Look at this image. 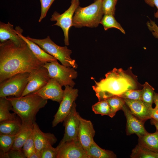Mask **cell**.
Here are the masks:
<instances>
[{
	"mask_svg": "<svg viewBox=\"0 0 158 158\" xmlns=\"http://www.w3.org/2000/svg\"><path fill=\"white\" fill-rule=\"evenodd\" d=\"M102 1L95 0L85 7L79 6L73 17V26L77 28L97 27L104 15L102 9Z\"/></svg>",
	"mask_w": 158,
	"mask_h": 158,
	"instance_id": "cell-4",
	"label": "cell"
},
{
	"mask_svg": "<svg viewBox=\"0 0 158 158\" xmlns=\"http://www.w3.org/2000/svg\"><path fill=\"white\" fill-rule=\"evenodd\" d=\"M29 158H41L40 153L35 150L31 154Z\"/></svg>",
	"mask_w": 158,
	"mask_h": 158,
	"instance_id": "cell-40",
	"label": "cell"
},
{
	"mask_svg": "<svg viewBox=\"0 0 158 158\" xmlns=\"http://www.w3.org/2000/svg\"><path fill=\"white\" fill-rule=\"evenodd\" d=\"M142 90H130L123 93L118 97L124 99L141 100Z\"/></svg>",
	"mask_w": 158,
	"mask_h": 158,
	"instance_id": "cell-33",
	"label": "cell"
},
{
	"mask_svg": "<svg viewBox=\"0 0 158 158\" xmlns=\"http://www.w3.org/2000/svg\"><path fill=\"white\" fill-rule=\"evenodd\" d=\"M17 135L0 134L1 152L7 153L11 149Z\"/></svg>",
	"mask_w": 158,
	"mask_h": 158,
	"instance_id": "cell-28",
	"label": "cell"
},
{
	"mask_svg": "<svg viewBox=\"0 0 158 158\" xmlns=\"http://www.w3.org/2000/svg\"><path fill=\"white\" fill-rule=\"evenodd\" d=\"M44 64L26 42L18 45L8 40L0 43V83L17 74L30 73Z\"/></svg>",
	"mask_w": 158,
	"mask_h": 158,
	"instance_id": "cell-1",
	"label": "cell"
},
{
	"mask_svg": "<svg viewBox=\"0 0 158 158\" xmlns=\"http://www.w3.org/2000/svg\"><path fill=\"white\" fill-rule=\"evenodd\" d=\"M55 0H40L41 5V13L38 21L40 22L46 16L51 5Z\"/></svg>",
	"mask_w": 158,
	"mask_h": 158,
	"instance_id": "cell-35",
	"label": "cell"
},
{
	"mask_svg": "<svg viewBox=\"0 0 158 158\" xmlns=\"http://www.w3.org/2000/svg\"><path fill=\"white\" fill-rule=\"evenodd\" d=\"M87 153L89 158H116V156L111 151L99 147L93 140Z\"/></svg>",
	"mask_w": 158,
	"mask_h": 158,
	"instance_id": "cell-22",
	"label": "cell"
},
{
	"mask_svg": "<svg viewBox=\"0 0 158 158\" xmlns=\"http://www.w3.org/2000/svg\"><path fill=\"white\" fill-rule=\"evenodd\" d=\"M75 102L68 115L64 120L65 131L63 137L58 145L59 146L66 142L78 139V132L79 124L80 115L76 110Z\"/></svg>",
	"mask_w": 158,
	"mask_h": 158,
	"instance_id": "cell-11",
	"label": "cell"
},
{
	"mask_svg": "<svg viewBox=\"0 0 158 158\" xmlns=\"http://www.w3.org/2000/svg\"><path fill=\"white\" fill-rule=\"evenodd\" d=\"M22 150L27 158H29L31 154L36 150L32 128L30 131L28 138L23 147Z\"/></svg>",
	"mask_w": 158,
	"mask_h": 158,
	"instance_id": "cell-30",
	"label": "cell"
},
{
	"mask_svg": "<svg viewBox=\"0 0 158 158\" xmlns=\"http://www.w3.org/2000/svg\"><path fill=\"white\" fill-rule=\"evenodd\" d=\"M58 150L52 146L44 148L40 152L41 158H57Z\"/></svg>",
	"mask_w": 158,
	"mask_h": 158,
	"instance_id": "cell-34",
	"label": "cell"
},
{
	"mask_svg": "<svg viewBox=\"0 0 158 158\" xmlns=\"http://www.w3.org/2000/svg\"><path fill=\"white\" fill-rule=\"evenodd\" d=\"M79 0H71V5L68 9L63 13L60 14L55 11L52 15L50 20L56 21L53 25L61 27L63 30L64 35V42L66 46L69 45L68 32L70 28L73 26V15L77 8L79 6Z\"/></svg>",
	"mask_w": 158,
	"mask_h": 158,
	"instance_id": "cell-8",
	"label": "cell"
},
{
	"mask_svg": "<svg viewBox=\"0 0 158 158\" xmlns=\"http://www.w3.org/2000/svg\"><path fill=\"white\" fill-rule=\"evenodd\" d=\"M50 78L47 69L42 66L30 73L28 83L21 97L41 89L47 83Z\"/></svg>",
	"mask_w": 158,
	"mask_h": 158,
	"instance_id": "cell-10",
	"label": "cell"
},
{
	"mask_svg": "<svg viewBox=\"0 0 158 158\" xmlns=\"http://www.w3.org/2000/svg\"><path fill=\"white\" fill-rule=\"evenodd\" d=\"M27 37L29 40L38 45L44 51L59 60L62 65L67 67L76 69L78 65L75 60L71 59L70 55L72 51L66 46H59L55 43L49 36L42 39Z\"/></svg>",
	"mask_w": 158,
	"mask_h": 158,
	"instance_id": "cell-5",
	"label": "cell"
},
{
	"mask_svg": "<svg viewBox=\"0 0 158 158\" xmlns=\"http://www.w3.org/2000/svg\"><path fill=\"white\" fill-rule=\"evenodd\" d=\"M29 74H17L0 83V97H21L28 83Z\"/></svg>",
	"mask_w": 158,
	"mask_h": 158,
	"instance_id": "cell-7",
	"label": "cell"
},
{
	"mask_svg": "<svg viewBox=\"0 0 158 158\" xmlns=\"http://www.w3.org/2000/svg\"><path fill=\"white\" fill-rule=\"evenodd\" d=\"M154 102L156 107L158 108V94L154 92Z\"/></svg>",
	"mask_w": 158,
	"mask_h": 158,
	"instance_id": "cell-42",
	"label": "cell"
},
{
	"mask_svg": "<svg viewBox=\"0 0 158 158\" xmlns=\"http://www.w3.org/2000/svg\"><path fill=\"white\" fill-rule=\"evenodd\" d=\"M100 24L103 25L105 30L114 28L118 30L123 34H125V30L121 24L116 21L114 16L104 14L101 20Z\"/></svg>",
	"mask_w": 158,
	"mask_h": 158,
	"instance_id": "cell-25",
	"label": "cell"
},
{
	"mask_svg": "<svg viewBox=\"0 0 158 158\" xmlns=\"http://www.w3.org/2000/svg\"><path fill=\"white\" fill-rule=\"evenodd\" d=\"M138 143L151 151L158 153V131L153 133H147L138 136Z\"/></svg>",
	"mask_w": 158,
	"mask_h": 158,
	"instance_id": "cell-21",
	"label": "cell"
},
{
	"mask_svg": "<svg viewBox=\"0 0 158 158\" xmlns=\"http://www.w3.org/2000/svg\"><path fill=\"white\" fill-rule=\"evenodd\" d=\"M32 132L36 150L38 152L40 153L44 148L52 146L57 141L54 134L43 132L35 122L33 123Z\"/></svg>",
	"mask_w": 158,
	"mask_h": 158,
	"instance_id": "cell-17",
	"label": "cell"
},
{
	"mask_svg": "<svg viewBox=\"0 0 158 158\" xmlns=\"http://www.w3.org/2000/svg\"><path fill=\"white\" fill-rule=\"evenodd\" d=\"M23 128L22 122L17 118L0 122V134L17 135Z\"/></svg>",
	"mask_w": 158,
	"mask_h": 158,
	"instance_id": "cell-20",
	"label": "cell"
},
{
	"mask_svg": "<svg viewBox=\"0 0 158 158\" xmlns=\"http://www.w3.org/2000/svg\"></svg>",
	"mask_w": 158,
	"mask_h": 158,
	"instance_id": "cell-43",
	"label": "cell"
},
{
	"mask_svg": "<svg viewBox=\"0 0 158 158\" xmlns=\"http://www.w3.org/2000/svg\"></svg>",
	"mask_w": 158,
	"mask_h": 158,
	"instance_id": "cell-44",
	"label": "cell"
},
{
	"mask_svg": "<svg viewBox=\"0 0 158 158\" xmlns=\"http://www.w3.org/2000/svg\"><path fill=\"white\" fill-rule=\"evenodd\" d=\"M125 104L131 113L140 120L145 122L151 118L150 106L142 100L124 99Z\"/></svg>",
	"mask_w": 158,
	"mask_h": 158,
	"instance_id": "cell-16",
	"label": "cell"
},
{
	"mask_svg": "<svg viewBox=\"0 0 158 158\" xmlns=\"http://www.w3.org/2000/svg\"><path fill=\"white\" fill-rule=\"evenodd\" d=\"M117 0H102V9L104 14L114 16L115 6Z\"/></svg>",
	"mask_w": 158,
	"mask_h": 158,
	"instance_id": "cell-32",
	"label": "cell"
},
{
	"mask_svg": "<svg viewBox=\"0 0 158 158\" xmlns=\"http://www.w3.org/2000/svg\"><path fill=\"white\" fill-rule=\"evenodd\" d=\"M146 25L148 29L152 32L153 36L158 39V26L155 22L150 20L147 22Z\"/></svg>",
	"mask_w": 158,
	"mask_h": 158,
	"instance_id": "cell-37",
	"label": "cell"
},
{
	"mask_svg": "<svg viewBox=\"0 0 158 158\" xmlns=\"http://www.w3.org/2000/svg\"><path fill=\"white\" fill-rule=\"evenodd\" d=\"M151 118L158 121V108L155 107L151 109Z\"/></svg>",
	"mask_w": 158,
	"mask_h": 158,
	"instance_id": "cell-39",
	"label": "cell"
},
{
	"mask_svg": "<svg viewBox=\"0 0 158 158\" xmlns=\"http://www.w3.org/2000/svg\"><path fill=\"white\" fill-rule=\"evenodd\" d=\"M130 156L131 158H158V153L152 152L138 143L132 150Z\"/></svg>",
	"mask_w": 158,
	"mask_h": 158,
	"instance_id": "cell-24",
	"label": "cell"
},
{
	"mask_svg": "<svg viewBox=\"0 0 158 158\" xmlns=\"http://www.w3.org/2000/svg\"><path fill=\"white\" fill-rule=\"evenodd\" d=\"M7 98L12 105L11 110L20 118L23 127L28 128H33L37 113L47 102V99L31 94Z\"/></svg>",
	"mask_w": 158,
	"mask_h": 158,
	"instance_id": "cell-3",
	"label": "cell"
},
{
	"mask_svg": "<svg viewBox=\"0 0 158 158\" xmlns=\"http://www.w3.org/2000/svg\"><path fill=\"white\" fill-rule=\"evenodd\" d=\"M141 100L148 105L152 106L154 102V89L147 82L143 85Z\"/></svg>",
	"mask_w": 158,
	"mask_h": 158,
	"instance_id": "cell-29",
	"label": "cell"
},
{
	"mask_svg": "<svg viewBox=\"0 0 158 158\" xmlns=\"http://www.w3.org/2000/svg\"><path fill=\"white\" fill-rule=\"evenodd\" d=\"M62 87L55 79L50 78L46 85L31 94L39 96L44 99H51L60 103L64 95V90Z\"/></svg>",
	"mask_w": 158,
	"mask_h": 158,
	"instance_id": "cell-13",
	"label": "cell"
},
{
	"mask_svg": "<svg viewBox=\"0 0 158 158\" xmlns=\"http://www.w3.org/2000/svg\"><path fill=\"white\" fill-rule=\"evenodd\" d=\"M42 66L47 69L50 78L55 79L61 86L73 87L75 85L73 80L76 78L78 73L75 68L61 65L57 60L46 63Z\"/></svg>",
	"mask_w": 158,
	"mask_h": 158,
	"instance_id": "cell-6",
	"label": "cell"
},
{
	"mask_svg": "<svg viewBox=\"0 0 158 158\" xmlns=\"http://www.w3.org/2000/svg\"><path fill=\"white\" fill-rule=\"evenodd\" d=\"M110 108L109 116L113 118L118 110L122 109L125 104L123 98L118 96H114L109 98L107 99Z\"/></svg>",
	"mask_w": 158,
	"mask_h": 158,
	"instance_id": "cell-26",
	"label": "cell"
},
{
	"mask_svg": "<svg viewBox=\"0 0 158 158\" xmlns=\"http://www.w3.org/2000/svg\"><path fill=\"white\" fill-rule=\"evenodd\" d=\"M32 128L23 127L21 131L16 135L11 149L22 150L30 131Z\"/></svg>",
	"mask_w": 158,
	"mask_h": 158,
	"instance_id": "cell-27",
	"label": "cell"
},
{
	"mask_svg": "<svg viewBox=\"0 0 158 158\" xmlns=\"http://www.w3.org/2000/svg\"><path fill=\"white\" fill-rule=\"evenodd\" d=\"M16 33L27 43L35 56L40 61L44 64L57 60L54 56L44 51L38 45L28 39L22 35L23 30L19 26L15 28Z\"/></svg>",
	"mask_w": 158,
	"mask_h": 158,
	"instance_id": "cell-18",
	"label": "cell"
},
{
	"mask_svg": "<svg viewBox=\"0 0 158 158\" xmlns=\"http://www.w3.org/2000/svg\"><path fill=\"white\" fill-rule=\"evenodd\" d=\"M92 109L96 114H99L102 116H109L110 112V108L107 100L99 101L92 105Z\"/></svg>",
	"mask_w": 158,
	"mask_h": 158,
	"instance_id": "cell-31",
	"label": "cell"
},
{
	"mask_svg": "<svg viewBox=\"0 0 158 158\" xmlns=\"http://www.w3.org/2000/svg\"><path fill=\"white\" fill-rule=\"evenodd\" d=\"M150 119L151 124L154 125L155 127L156 130L158 131V121L152 118H151Z\"/></svg>",
	"mask_w": 158,
	"mask_h": 158,
	"instance_id": "cell-41",
	"label": "cell"
},
{
	"mask_svg": "<svg viewBox=\"0 0 158 158\" xmlns=\"http://www.w3.org/2000/svg\"><path fill=\"white\" fill-rule=\"evenodd\" d=\"M145 3L150 6L154 7L155 6L157 9V11L154 13L155 18H158V0H144Z\"/></svg>",
	"mask_w": 158,
	"mask_h": 158,
	"instance_id": "cell-38",
	"label": "cell"
},
{
	"mask_svg": "<svg viewBox=\"0 0 158 158\" xmlns=\"http://www.w3.org/2000/svg\"><path fill=\"white\" fill-rule=\"evenodd\" d=\"M121 110L126 119V131L127 135L135 134L138 137L148 133L144 127L145 122L140 120L132 114L125 104Z\"/></svg>",
	"mask_w": 158,
	"mask_h": 158,
	"instance_id": "cell-15",
	"label": "cell"
},
{
	"mask_svg": "<svg viewBox=\"0 0 158 158\" xmlns=\"http://www.w3.org/2000/svg\"><path fill=\"white\" fill-rule=\"evenodd\" d=\"M78 89L68 85L65 86L63 98L52 122L54 127L63 122L69 114L73 103L78 96Z\"/></svg>",
	"mask_w": 158,
	"mask_h": 158,
	"instance_id": "cell-9",
	"label": "cell"
},
{
	"mask_svg": "<svg viewBox=\"0 0 158 158\" xmlns=\"http://www.w3.org/2000/svg\"><path fill=\"white\" fill-rule=\"evenodd\" d=\"M95 81L92 87L99 101L118 97L128 90H136L138 86L135 77L122 68H114L106 74L104 78Z\"/></svg>",
	"mask_w": 158,
	"mask_h": 158,
	"instance_id": "cell-2",
	"label": "cell"
},
{
	"mask_svg": "<svg viewBox=\"0 0 158 158\" xmlns=\"http://www.w3.org/2000/svg\"><path fill=\"white\" fill-rule=\"evenodd\" d=\"M12 105L7 97H0V122L16 118V114L11 113Z\"/></svg>",
	"mask_w": 158,
	"mask_h": 158,
	"instance_id": "cell-23",
	"label": "cell"
},
{
	"mask_svg": "<svg viewBox=\"0 0 158 158\" xmlns=\"http://www.w3.org/2000/svg\"><path fill=\"white\" fill-rule=\"evenodd\" d=\"M57 147V158H89L78 139L67 141Z\"/></svg>",
	"mask_w": 158,
	"mask_h": 158,
	"instance_id": "cell-12",
	"label": "cell"
},
{
	"mask_svg": "<svg viewBox=\"0 0 158 158\" xmlns=\"http://www.w3.org/2000/svg\"><path fill=\"white\" fill-rule=\"evenodd\" d=\"M7 158H26L22 150L11 149L6 153Z\"/></svg>",
	"mask_w": 158,
	"mask_h": 158,
	"instance_id": "cell-36",
	"label": "cell"
},
{
	"mask_svg": "<svg viewBox=\"0 0 158 158\" xmlns=\"http://www.w3.org/2000/svg\"><path fill=\"white\" fill-rule=\"evenodd\" d=\"M79 120L78 139L87 152L94 140L95 131L91 121L85 119L80 116Z\"/></svg>",
	"mask_w": 158,
	"mask_h": 158,
	"instance_id": "cell-14",
	"label": "cell"
},
{
	"mask_svg": "<svg viewBox=\"0 0 158 158\" xmlns=\"http://www.w3.org/2000/svg\"><path fill=\"white\" fill-rule=\"evenodd\" d=\"M10 40L18 45L25 42L16 33L13 25L9 22L6 24L0 22V41L1 43Z\"/></svg>",
	"mask_w": 158,
	"mask_h": 158,
	"instance_id": "cell-19",
	"label": "cell"
}]
</instances>
